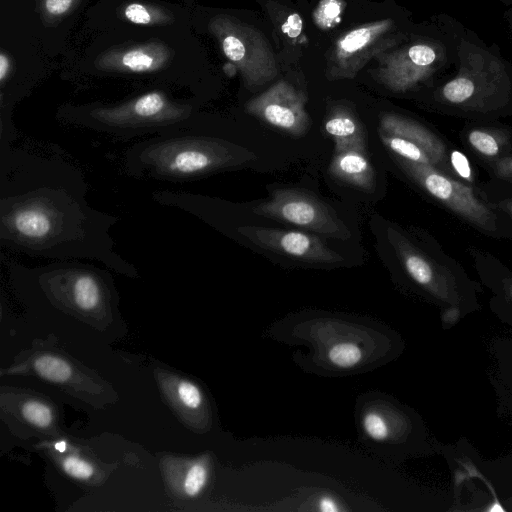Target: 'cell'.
<instances>
[{
    "instance_id": "cell-1",
    "label": "cell",
    "mask_w": 512,
    "mask_h": 512,
    "mask_svg": "<svg viewBox=\"0 0 512 512\" xmlns=\"http://www.w3.org/2000/svg\"><path fill=\"white\" fill-rule=\"evenodd\" d=\"M73 164L0 144V242L15 253L54 260H93L135 276L114 249L118 218L93 208Z\"/></svg>"
},
{
    "instance_id": "cell-2",
    "label": "cell",
    "mask_w": 512,
    "mask_h": 512,
    "mask_svg": "<svg viewBox=\"0 0 512 512\" xmlns=\"http://www.w3.org/2000/svg\"><path fill=\"white\" fill-rule=\"evenodd\" d=\"M256 159L247 148L200 132L190 123L134 143L125 152L124 167L137 178L187 182Z\"/></svg>"
},
{
    "instance_id": "cell-3",
    "label": "cell",
    "mask_w": 512,
    "mask_h": 512,
    "mask_svg": "<svg viewBox=\"0 0 512 512\" xmlns=\"http://www.w3.org/2000/svg\"><path fill=\"white\" fill-rule=\"evenodd\" d=\"M192 109L171 103L159 92L146 93L116 107H98L69 120L120 141L147 134H163L190 124Z\"/></svg>"
},
{
    "instance_id": "cell-4",
    "label": "cell",
    "mask_w": 512,
    "mask_h": 512,
    "mask_svg": "<svg viewBox=\"0 0 512 512\" xmlns=\"http://www.w3.org/2000/svg\"><path fill=\"white\" fill-rule=\"evenodd\" d=\"M444 114L476 122H490L512 114V81L494 70H461L433 92Z\"/></svg>"
},
{
    "instance_id": "cell-5",
    "label": "cell",
    "mask_w": 512,
    "mask_h": 512,
    "mask_svg": "<svg viewBox=\"0 0 512 512\" xmlns=\"http://www.w3.org/2000/svg\"><path fill=\"white\" fill-rule=\"evenodd\" d=\"M395 161L409 180L447 211L487 236L505 238L498 215L476 185L456 179L432 165L398 156Z\"/></svg>"
},
{
    "instance_id": "cell-6",
    "label": "cell",
    "mask_w": 512,
    "mask_h": 512,
    "mask_svg": "<svg viewBox=\"0 0 512 512\" xmlns=\"http://www.w3.org/2000/svg\"><path fill=\"white\" fill-rule=\"evenodd\" d=\"M386 233L403 271L418 286L442 291L465 278L460 263L442 250L438 243L430 241L423 246L392 224L387 226Z\"/></svg>"
},
{
    "instance_id": "cell-7",
    "label": "cell",
    "mask_w": 512,
    "mask_h": 512,
    "mask_svg": "<svg viewBox=\"0 0 512 512\" xmlns=\"http://www.w3.org/2000/svg\"><path fill=\"white\" fill-rule=\"evenodd\" d=\"M253 213L293 224L320 235L347 240L351 233L334 210L313 194L297 190L278 188L271 198L253 208Z\"/></svg>"
},
{
    "instance_id": "cell-8",
    "label": "cell",
    "mask_w": 512,
    "mask_h": 512,
    "mask_svg": "<svg viewBox=\"0 0 512 512\" xmlns=\"http://www.w3.org/2000/svg\"><path fill=\"white\" fill-rule=\"evenodd\" d=\"M395 23L384 19L358 26L335 42L327 57L330 80L353 79L372 59L400 41Z\"/></svg>"
},
{
    "instance_id": "cell-9",
    "label": "cell",
    "mask_w": 512,
    "mask_h": 512,
    "mask_svg": "<svg viewBox=\"0 0 512 512\" xmlns=\"http://www.w3.org/2000/svg\"><path fill=\"white\" fill-rule=\"evenodd\" d=\"M219 34L225 56L240 72L246 87L255 89L278 75L272 48L259 30L239 21L224 20Z\"/></svg>"
},
{
    "instance_id": "cell-10",
    "label": "cell",
    "mask_w": 512,
    "mask_h": 512,
    "mask_svg": "<svg viewBox=\"0 0 512 512\" xmlns=\"http://www.w3.org/2000/svg\"><path fill=\"white\" fill-rule=\"evenodd\" d=\"M435 48L424 42L414 43L376 57L373 77L392 92L403 93L428 78L437 61Z\"/></svg>"
},
{
    "instance_id": "cell-11",
    "label": "cell",
    "mask_w": 512,
    "mask_h": 512,
    "mask_svg": "<svg viewBox=\"0 0 512 512\" xmlns=\"http://www.w3.org/2000/svg\"><path fill=\"white\" fill-rule=\"evenodd\" d=\"M305 97L286 81H279L259 96L251 99L249 114L292 136L307 133L311 120L305 109Z\"/></svg>"
},
{
    "instance_id": "cell-12",
    "label": "cell",
    "mask_w": 512,
    "mask_h": 512,
    "mask_svg": "<svg viewBox=\"0 0 512 512\" xmlns=\"http://www.w3.org/2000/svg\"><path fill=\"white\" fill-rule=\"evenodd\" d=\"M237 232L260 248L300 261L333 264L344 260L321 238L301 231L245 225L239 226Z\"/></svg>"
},
{
    "instance_id": "cell-13",
    "label": "cell",
    "mask_w": 512,
    "mask_h": 512,
    "mask_svg": "<svg viewBox=\"0 0 512 512\" xmlns=\"http://www.w3.org/2000/svg\"><path fill=\"white\" fill-rule=\"evenodd\" d=\"M379 131L417 144L431 157L438 169L456 178L452 162L457 149L438 132L419 121L396 113H385L380 117Z\"/></svg>"
},
{
    "instance_id": "cell-14",
    "label": "cell",
    "mask_w": 512,
    "mask_h": 512,
    "mask_svg": "<svg viewBox=\"0 0 512 512\" xmlns=\"http://www.w3.org/2000/svg\"><path fill=\"white\" fill-rule=\"evenodd\" d=\"M486 123L468 125L460 133L463 144L484 166L499 160L512 150V131Z\"/></svg>"
},
{
    "instance_id": "cell-15",
    "label": "cell",
    "mask_w": 512,
    "mask_h": 512,
    "mask_svg": "<svg viewBox=\"0 0 512 512\" xmlns=\"http://www.w3.org/2000/svg\"><path fill=\"white\" fill-rule=\"evenodd\" d=\"M334 178L362 191L372 192L376 186L375 170L366 150L344 148L335 150L329 165Z\"/></svg>"
},
{
    "instance_id": "cell-16",
    "label": "cell",
    "mask_w": 512,
    "mask_h": 512,
    "mask_svg": "<svg viewBox=\"0 0 512 512\" xmlns=\"http://www.w3.org/2000/svg\"><path fill=\"white\" fill-rule=\"evenodd\" d=\"M324 129L335 144V150L357 148L366 150V132L358 117L343 105L333 107Z\"/></svg>"
},
{
    "instance_id": "cell-17",
    "label": "cell",
    "mask_w": 512,
    "mask_h": 512,
    "mask_svg": "<svg viewBox=\"0 0 512 512\" xmlns=\"http://www.w3.org/2000/svg\"><path fill=\"white\" fill-rule=\"evenodd\" d=\"M477 187L483 199L498 215L505 238L512 240V183L490 178Z\"/></svg>"
},
{
    "instance_id": "cell-18",
    "label": "cell",
    "mask_w": 512,
    "mask_h": 512,
    "mask_svg": "<svg viewBox=\"0 0 512 512\" xmlns=\"http://www.w3.org/2000/svg\"><path fill=\"white\" fill-rule=\"evenodd\" d=\"M379 136L382 143L393 153L394 156H398L412 162L435 166L431 157L417 144L382 131H379Z\"/></svg>"
},
{
    "instance_id": "cell-19",
    "label": "cell",
    "mask_w": 512,
    "mask_h": 512,
    "mask_svg": "<svg viewBox=\"0 0 512 512\" xmlns=\"http://www.w3.org/2000/svg\"><path fill=\"white\" fill-rule=\"evenodd\" d=\"M34 369L41 377L53 382H64L71 376L69 364L51 355L39 357L34 363Z\"/></svg>"
},
{
    "instance_id": "cell-20",
    "label": "cell",
    "mask_w": 512,
    "mask_h": 512,
    "mask_svg": "<svg viewBox=\"0 0 512 512\" xmlns=\"http://www.w3.org/2000/svg\"><path fill=\"white\" fill-rule=\"evenodd\" d=\"M363 357L362 349L353 342H339L328 351V359L332 365L338 368H352Z\"/></svg>"
},
{
    "instance_id": "cell-21",
    "label": "cell",
    "mask_w": 512,
    "mask_h": 512,
    "mask_svg": "<svg viewBox=\"0 0 512 512\" xmlns=\"http://www.w3.org/2000/svg\"><path fill=\"white\" fill-rule=\"evenodd\" d=\"M341 12L340 0H322L314 13V20L321 28L328 29L339 22Z\"/></svg>"
},
{
    "instance_id": "cell-22",
    "label": "cell",
    "mask_w": 512,
    "mask_h": 512,
    "mask_svg": "<svg viewBox=\"0 0 512 512\" xmlns=\"http://www.w3.org/2000/svg\"><path fill=\"white\" fill-rule=\"evenodd\" d=\"M207 482V469L202 463L193 464L187 471L183 488L188 496L198 495Z\"/></svg>"
},
{
    "instance_id": "cell-23",
    "label": "cell",
    "mask_w": 512,
    "mask_h": 512,
    "mask_svg": "<svg viewBox=\"0 0 512 512\" xmlns=\"http://www.w3.org/2000/svg\"><path fill=\"white\" fill-rule=\"evenodd\" d=\"M362 425L368 437L375 441H383L389 435L387 422L378 412H367L363 417Z\"/></svg>"
},
{
    "instance_id": "cell-24",
    "label": "cell",
    "mask_w": 512,
    "mask_h": 512,
    "mask_svg": "<svg viewBox=\"0 0 512 512\" xmlns=\"http://www.w3.org/2000/svg\"><path fill=\"white\" fill-rule=\"evenodd\" d=\"M24 417L38 427H47L51 424L53 415L51 409L44 403L30 401L23 407Z\"/></svg>"
},
{
    "instance_id": "cell-25",
    "label": "cell",
    "mask_w": 512,
    "mask_h": 512,
    "mask_svg": "<svg viewBox=\"0 0 512 512\" xmlns=\"http://www.w3.org/2000/svg\"><path fill=\"white\" fill-rule=\"evenodd\" d=\"M153 63V58L141 50L128 51L122 57V64L134 72L147 71Z\"/></svg>"
},
{
    "instance_id": "cell-26",
    "label": "cell",
    "mask_w": 512,
    "mask_h": 512,
    "mask_svg": "<svg viewBox=\"0 0 512 512\" xmlns=\"http://www.w3.org/2000/svg\"><path fill=\"white\" fill-rule=\"evenodd\" d=\"M490 178L512 183V150L499 160L485 165Z\"/></svg>"
},
{
    "instance_id": "cell-27",
    "label": "cell",
    "mask_w": 512,
    "mask_h": 512,
    "mask_svg": "<svg viewBox=\"0 0 512 512\" xmlns=\"http://www.w3.org/2000/svg\"><path fill=\"white\" fill-rule=\"evenodd\" d=\"M62 467L68 475L76 479H89L94 473V468L89 463L76 457L66 458Z\"/></svg>"
},
{
    "instance_id": "cell-28",
    "label": "cell",
    "mask_w": 512,
    "mask_h": 512,
    "mask_svg": "<svg viewBox=\"0 0 512 512\" xmlns=\"http://www.w3.org/2000/svg\"><path fill=\"white\" fill-rule=\"evenodd\" d=\"M177 394L181 403L188 408L195 409L202 403V394L193 383L181 382L178 386Z\"/></svg>"
},
{
    "instance_id": "cell-29",
    "label": "cell",
    "mask_w": 512,
    "mask_h": 512,
    "mask_svg": "<svg viewBox=\"0 0 512 512\" xmlns=\"http://www.w3.org/2000/svg\"><path fill=\"white\" fill-rule=\"evenodd\" d=\"M125 16L128 20L135 24H148L151 16L145 6L132 3L125 8Z\"/></svg>"
},
{
    "instance_id": "cell-30",
    "label": "cell",
    "mask_w": 512,
    "mask_h": 512,
    "mask_svg": "<svg viewBox=\"0 0 512 512\" xmlns=\"http://www.w3.org/2000/svg\"><path fill=\"white\" fill-rule=\"evenodd\" d=\"M72 4V0H46V9L49 13L59 15L66 12Z\"/></svg>"
},
{
    "instance_id": "cell-31",
    "label": "cell",
    "mask_w": 512,
    "mask_h": 512,
    "mask_svg": "<svg viewBox=\"0 0 512 512\" xmlns=\"http://www.w3.org/2000/svg\"><path fill=\"white\" fill-rule=\"evenodd\" d=\"M319 509L324 512H336L339 511L338 504L336 501L328 496L320 498L318 502Z\"/></svg>"
},
{
    "instance_id": "cell-32",
    "label": "cell",
    "mask_w": 512,
    "mask_h": 512,
    "mask_svg": "<svg viewBox=\"0 0 512 512\" xmlns=\"http://www.w3.org/2000/svg\"><path fill=\"white\" fill-rule=\"evenodd\" d=\"M9 61L4 54L0 55V80L3 81L8 73Z\"/></svg>"
},
{
    "instance_id": "cell-33",
    "label": "cell",
    "mask_w": 512,
    "mask_h": 512,
    "mask_svg": "<svg viewBox=\"0 0 512 512\" xmlns=\"http://www.w3.org/2000/svg\"><path fill=\"white\" fill-rule=\"evenodd\" d=\"M66 448H67V444L63 440L55 443V449L61 453L65 452Z\"/></svg>"
}]
</instances>
